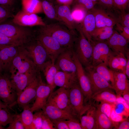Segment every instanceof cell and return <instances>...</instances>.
<instances>
[{"label":"cell","instance_id":"6da1fadb","mask_svg":"<svg viewBox=\"0 0 129 129\" xmlns=\"http://www.w3.org/2000/svg\"><path fill=\"white\" fill-rule=\"evenodd\" d=\"M39 31L51 36L64 48L73 50L78 35L76 31L69 29L61 23L41 26Z\"/></svg>","mask_w":129,"mask_h":129},{"label":"cell","instance_id":"7a4b0ae2","mask_svg":"<svg viewBox=\"0 0 129 129\" xmlns=\"http://www.w3.org/2000/svg\"><path fill=\"white\" fill-rule=\"evenodd\" d=\"M76 30L78 35L75 42L73 51L79 60L84 67L91 66L93 47L78 27Z\"/></svg>","mask_w":129,"mask_h":129},{"label":"cell","instance_id":"3957f363","mask_svg":"<svg viewBox=\"0 0 129 129\" xmlns=\"http://www.w3.org/2000/svg\"><path fill=\"white\" fill-rule=\"evenodd\" d=\"M0 32L23 44L28 41L33 34L32 30L27 27L21 26L6 20L0 23Z\"/></svg>","mask_w":129,"mask_h":129},{"label":"cell","instance_id":"277c9868","mask_svg":"<svg viewBox=\"0 0 129 129\" xmlns=\"http://www.w3.org/2000/svg\"><path fill=\"white\" fill-rule=\"evenodd\" d=\"M68 90L72 110L74 114L80 119L92 105H86L85 103L84 95L79 83Z\"/></svg>","mask_w":129,"mask_h":129},{"label":"cell","instance_id":"5b68a950","mask_svg":"<svg viewBox=\"0 0 129 129\" xmlns=\"http://www.w3.org/2000/svg\"><path fill=\"white\" fill-rule=\"evenodd\" d=\"M18 51L13 61L9 71L21 73L36 74L39 70L30 59L26 50Z\"/></svg>","mask_w":129,"mask_h":129},{"label":"cell","instance_id":"8992f818","mask_svg":"<svg viewBox=\"0 0 129 129\" xmlns=\"http://www.w3.org/2000/svg\"><path fill=\"white\" fill-rule=\"evenodd\" d=\"M39 33L36 40L44 48L50 59L54 64L58 55L66 49L51 36L39 32Z\"/></svg>","mask_w":129,"mask_h":129},{"label":"cell","instance_id":"52a82bcc","mask_svg":"<svg viewBox=\"0 0 129 129\" xmlns=\"http://www.w3.org/2000/svg\"><path fill=\"white\" fill-rule=\"evenodd\" d=\"M84 68L90 82L92 96L102 91L113 89L111 84L93 67L90 66Z\"/></svg>","mask_w":129,"mask_h":129},{"label":"cell","instance_id":"ba28073f","mask_svg":"<svg viewBox=\"0 0 129 129\" xmlns=\"http://www.w3.org/2000/svg\"><path fill=\"white\" fill-rule=\"evenodd\" d=\"M73 58L76 68V74L79 84L86 105H91L92 94L90 82L84 67L73 52Z\"/></svg>","mask_w":129,"mask_h":129},{"label":"cell","instance_id":"9c48e42d","mask_svg":"<svg viewBox=\"0 0 129 129\" xmlns=\"http://www.w3.org/2000/svg\"><path fill=\"white\" fill-rule=\"evenodd\" d=\"M91 66L95 67L101 64L108 66L109 59L113 51L105 41H93Z\"/></svg>","mask_w":129,"mask_h":129},{"label":"cell","instance_id":"30bf717a","mask_svg":"<svg viewBox=\"0 0 129 129\" xmlns=\"http://www.w3.org/2000/svg\"><path fill=\"white\" fill-rule=\"evenodd\" d=\"M0 99L10 108L16 103L17 95L10 80L0 75Z\"/></svg>","mask_w":129,"mask_h":129},{"label":"cell","instance_id":"8fae6325","mask_svg":"<svg viewBox=\"0 0 129 129\" xmlns=\"http://www.w3.org/2000/svg\"><path fill=\"white\" fill-rule=\"evenodd\" d=\"M47 103L69 112L75 115L71 107L68 90L60 87L55 91H53L50 94Z\"/></svg>","mask_w":129,"mask_h":129},{"label":"cell","instance_id":"7c38bea8","mask_svg":"<svg viewBox=\"0 0 129 129\" xmlns=\"http://www.w3.org/2000/svg\"><path fill=\"white\" fill-rule=\"evenodd\" d=\"M25 50L39 70L46 62L50 60L44 48L37 40L28 46Z\"/></svg>","mask_w":129,"mask_h":129},{"label":"cell","instance_id":"4fadbf2b","mask_svg":"<svg viewBox=\"0 0 129 129\" xmlns=\"http://www.w3.org/2000/svg\"><path fill=\"white\" fill-rule=\"evenodd\" d=\"M39 74L18 96L16 103L23 108L35 98L37 90L42 80Z\"/></svg>","mask_w":129,"mask_h":129},{"label":"cell","instance_id":"5bb4252c","mask_svg":"<svg viewBox=\"0 0 129 129\" xmlns=\"http://www.w3.org/2000/svg\"><path fill=\"white\" fill-rule=\"evenodd\" d=\"M12 21L14 23L24 27L43 26L46 24L42 18L36 14L31 13L22 10L13 15Z\"/></svg>","mask_w":129,"mask_h":129},{"label":"cell","instance_id":"9a60e30c","mask_svg":"<svg viewBox=\"0 0 129 129\" xmlns=\"http://www.w3.org/2000/svg\"><path fill=\"white\" fill-rule=\"evenodd\" d=\"M90 11L95 16L96 28L105 27H113L117 23H119V17L100 8L94 7Z\"/></svg>","mask_w":129,"mask_h":129},{"label":"cell","instance_id":"2e32d148","mask_svg":"<svg viewBox=\"0 0 129 129\" xmlns=\"http://www.w3.org/2000/svg\"><path fill=\"white\" fill-rule=\"evenodd\" d=\"M73 55V50L66 49L58 55L54 63L58 70L76 73Z\"/></svg>","mask_w":129,"mask_h":129},{"label":"cell","instance_id":"e0dca14e","mask_svg":"<svg viewBox=\"0 0 129 129\" xmlns=\"http://www.w3.org/2000/svg\"><path fill=\"white\" fill-rule=\"evenodd\" d=\"M53 91L51 87L41 80L37 88L35 101L30 108L33 112L42 109L46 105L49 97Z\"/></svg>","mask_w":129,"mask_h":129},{"label":"cell","instance_id":"ac0fdd59","mask_svg":"<svg viewBox=\"0 0 129 129\" xmlns=\"http://www.w3.org/2000/svg\"><path fill=\"white\" fill-rule=\"evenodd\" d=\"M18 46H0V72L10 70L13 61L17 54Z\"/></svg>","mask_w":129,"mask_h":129},{"label":"cell","instance_id":"d6986e66","mask_svg":"<svg viewBox=\"0 0 129 129\" xmlns=\"http://www.w3.org/2000/svg\"><path fill=\"white\" fill-rule=\"evenodd\" d=\"M111 50L118 54H123L126 56L129 53L128 42L115 30L112 36L105 41Z\"/></svg>","mask_w":129,"mask_h":129},{"label":"cell","instance_id":"ffe728a7","mask_svg":"<svg viewBox=\"0 0 129 129\" xmlns=\"http://www.w3.org/2000/svg\"><path fill=\"white\" fill-rule=\"evenodd\" d=\"M42 110L51 120H66L75 119L80 120L79 118L71 113L47 103Z\"/></svg>","mask_w":129,"mask_h":129},{"label":"cell","instance_id":"44dd1931","mask_svg":"<svg viewBox=\"0 0 129 129\" xmlns=\"http://www.w3.org/2000/svg\"><path fill=\"white\" fill-rule=\"evenodd\" d=\"M60 5L55 8L58 21L69 29L76 31L75 30H76L78 24L75 22L73 19L69 5Z\"/></svg>","mask_w":129,"mask_h":129},{"label":"cell","instance_id":"7402d4cb","mask_svg":"<svg viewBox=\"0 0 129 129\" xmlns=\"http://www.w3.org/2000/svg\"><path fill=\"white\" fill-rule=\"evenodd\" d=\"M38 74L11 73V82L15 88L18 96Z\"/></svg>","mask_w":129,"mask_h":129},{"label":"cell","instance_id":"603a6c76","mask_svg":"<svg viewBox=\"0 0 129 129\" xmlns=\"http://www.w3.org/2000/svg\"><path fill=\"white\" fill-rule=\"evenodd\" d=\"M54 83L56 86L68 90L79 83L76 73L58 70L54 77Z\"/></svg>","mask_w":129,"mask_h":129},{"label":"cell","instance_id":"cb8c5ba5","mask_svg":"<svg viewBox=\"0 0 129 129\" xmlns=\"http://www.w3.org/2000/svg\"><path fill=\"white\" fill-rule=\"evenodd\" d=\"M79 26L86 38L91 44V35L96 29V26L94 15L90 11H88Z\"/></svg>","mask_w":129,"mask_h":129},{"label":"cell","instance_id":"d4e9b609","mask_svg":"<svg viewBox=\"0 0 129 129\" xmlns=\"http://www.w3.org/2000/svg\"><path fill=\"white\" fill-rule=\"evenodd\" d=\"M114 71V85L113 90L117 96L121 95L125 91H129V82L124 72Z\"/></svg>","mask_w":129,"mask_h":129},{"label":"cell","instance_id":"484cf974","mask_svg":"<svg viewBox=\"0 0 129 129\" xmlns=\"http://www.w3.org/2000/svg\"><path fill=\"white\" fill-rule=\"evenodd\" d=\"M127 61L126 56L124 55L113 52L108 60V66L113 71L125 73Z\"/></svg>","mask_w":129,"mask_h":129},{"label":"cell","instance_id":"4316f807","mask_svg":"<svg viewBox=\"0 0 129 129\" xmlns=\"http://www.w3.org/2000/svg\"><path fill=\"white\" fill-rule=\"evenodd\" d=\"M40 70L43 71L47 84L51 87L53 91L56 87L54 83V77L58 70L55 65L49 60L43 65Z\"/></svg>","mask_w":129,"mask_h":129},{"label":"cell","instance_id":"83f0119b","mask_svg":"<svg viewBox=\"0 0 129 129\" xmlns=\"http://www.w3.org/2000/svg\"><path fill=\"white\" fill-rule=\"evenodd\" d=\"M118 124L112 121L107 115L96 108L95 129H111L114 128Z\"/></svg>","mask_w":129,"mask_h":129},{"label":"cell","instance_id":"f1b7e54d","mask_svg":"<svg viewBox=\"0 0 129 129\" xmlns=\"http://www.w3.org/2000/svg\"><path fill=\"white\" fill-rule=\"evenodd\" d=\"M112 89L104 91L92 96L91 100L95 102H104L115 105L117 102V96Z\"/></svg>","mask_w":129,"mask_h":129},{"label":"cell","instance_id":"f546056e","mask_svg":"<svg viewBox=\"0 0 129 129\" xmlns=\"http://www.w3.org/2000/svg\"><path fill=\"white\" fill-rule=\"evenodd\" d=\"M22 10L31 13L43 12L42 2L39 0H21Z\"/></svg>","mask_w":129,"mask_h":129},{"label":"cell","instance_id":"4dcf8cb0","mask_svg":"<svg viewBox=\"0 0 129 129\" xmlns=\"http://www.w3.org/2000/svg\"><path fill=\"white\" fill-rule=\"evenodd\" d=\"M113 27H105L96 28L91 35L92 41H106L113 34L114 30Z\"/></svg>","mask_w":129,"mask_h":129},{"label":"cell","instance_id":"1f68e13d","mask_svg":"<svg viewBox=\"0 0 129 129\" xmlns=\"http://www.w3.org/2000/svg\"><path fill=\"white\" fill-rule=\"evenodd\" d=\"M28 106L24 107L22 112L18 116L19 120L23 124L25 129H33V114Z\"/></svg>","mask_w":129,"mask_h":129},{"label":"cell","instance_id":"d6a6232c","mask_svg":"<svg viewBox=\"0 0 129 129\" xmlns=\"http://www.w3.org/2000/svg\"><path fill=\"white\" fill-rule=\"evenodd\" d=\"M93 67L97 72L111 84L113 87L114 85L113 71L104 64H100Z\"/></svg>","mask_w":129,"mask_h":129},{"label":"cell","instance_id":"836d02e7","mask_svg":"<svg viewBox=\"0 0 129 129\" xmlns=\"http://www.w3.org/2000/svg\"><path fill=\"white\" fill-rule=\"evenodd\" d=\"M41 2L43 12L47 17L50 19L58 21L56 9L51 3L46 0Z\"/></svg>","mask_w":129,"mask_h":129},{"label":"cell","instance_id":"e575fe53","mask_svg":"<svg viewBox=\"0 0 129 129\" xmlns=\"http://www.w3.org/2000/svg\"><path fill=\"white\" fill-rule=\"evenodd\" d=\"M98 3L100 8L118 17L120 13L116 10L114 6L113 0H98Z\"/></svg>","mask_w":129,"mask_h":129},{"label":"cell","instance_id":"d590c367","mask_svg":"<svg viewBox=\"0 0 129 129\" xmlns=\"http://www.w3.org/2000/svg\"><path fill=\"white\" fill-rule=\"evenodd\" d=\"M87 12L81 7L74 6L71 11V14L74 21L79 24L83 21Z\"/></svg>","mask_w":129,"mask_h":129},{"label":"cell","instance_id":"8d00e7d4","mask_svg":"<svg viewBox=\"0 0 129 129\" xmlns=\"http://www.w3.org/2000/svg\"><path fill=\"white\" fill-rule=\"evenodd\" d=\"M5 108L0 110V125L5 126L13 121L16 115L13 114Z\"/></svg>","mask_w":129,"mask_h":129},{"label":"cell","instance_id":"74e56055","mask_svg":"<svg viewBox=\"0 0 129 129\" xmlns=\"http://www.w3.org/2000/svg\"><path fill=\"white\" fill-rule=\"evenodd\" d=\"M96 107L92 105L86 112L87 124L86 129H95Z\"/></svg>","mask_w":129,"mask_h":129},{"label":"cell","instance_id":"f35d334b","mask_svg":"<svg viewBox=\"0 0 129 129\" xmlns=\"http://www.w3.org/2000/svg\"><path fill=\"white\" fill-rule=\"evenodd\" d=\"M23 44L6 36L0 32V46H19Z\"/></svg>","mask_w":129,"mask_h":129},{"label":"cell","instance_id":"ab89813d","mask_svg":"<svg viewBox=\"0 0 129 129\" xmlns=\"http://www.w3.org/2000/svg\"><path fill=\"white\" fill-rule=\"evenodd\" d=\"M93 105L109 118L113 108L114 105L104 102H100L99 104H93Z\"/></svg>","mask_w":129,"mask_h":129},{"label":"cell","instance_id":"60d3db41","mask_svg":"<svg viewBox=\"0 0 129 129\" xmlns=\"http://www.w3.org/2000/svg\"><path fill=\"white\" fill-rule=\"evenodd\" d=\"M74 6L81 7L87 12L93 9L97 3L91 0H74Z\"/></svg>","mask_w":129,"mask_h":129},{"label":"cell","instance_id":"b9f144b4","mask_svg":"<svg viewBox=\"0 0 129 129\" xmlns=\"http://www.w3.org/2000/svg\"><path fill=\"white\" fill-rule=\"evenodd\" d=\"M13 16L10 7L0 5V23L9 18L13 17Z\"/></svg>","mask_w":129,"mask_h":129},{"label":"cell","instance_id":"7bdbcfd3","mask_svg":"<svg viewBox=\"0 0 129 129\" xmlns=\"http://www.w3.org/2000/svg\"><path fill=\"white\" fill-rule=\"evenodd\" d=\"M40 112L42 121L41 129H55L56 128L50 119L42 110Z\"/></svg>","mask_w":129,"mask_h":129},{"label":"cell","instance_id":"ee69618b","mask_svg":"<svg viewBox=\"0 0 129 129\" xmlns=\"http://www.w3.org/2000/svg\"><path fill=\"white\" fill-rule=\"evenodd\" d=\"M114 6L116 10L120 14L125 11L128 6L129 0H113Z\"/></svg>","mask_w":129,"mask_h":129},{"label":"cell","instance_id":"f6af8a7d","mask_svg":"<svg viewBox=\"0 0 129 129\" xmlns=\"http://www.w3.org/2000/svg\"><path fill=\"white\" fill-rule=\"evenodd\" d=\"M116 26L115 30L120 35L124 37L128 42L129 41V28L122 25L118 23H117Z\"/></svg>","mask_w":129,"mask_h":129},{"label":"cell","instance_id":"bcb514c9","mask_svg":"<svg viewBox=\"0 0 129 129\" xmlns=\"http://www.w3.org/2000/svg\"><path fill=\"white\" fill-rule=\"evenodd\" d=\"M7 129H25L22 123L19 120L18 115H16L12 121L9 124Z\"/></svg>","mask_w":129,"mask_h":129},{"label":"cell","instance_id":"7dc6e473","mask_svg":"<svg viewBox=\"0 0 129 129\" xmlns=\"http://www.w3.org/2000/svg\"><path fill=\"white\" fill-rule=\"evenodd\" d=\"M123 116L122 115L116 112L114 105L110 115L109 118L110 120L115 123H118L127 118H124Z\"/></svg>","mask_w":129,"mask_h":129},{"label":"cell","instance_id":"c3c4849f","mask_svg":"<svg viewBox=\"0 0 129 129\" xmlns=\"http://www.w3.org/2000/svg\"><path fill=\"white\" fill-rule=\"evenodd\" d=\"M122 25L129 28V14L125 11L121 13L119 23Z\"/></svg>","mask_w":129,"mask_h":129},{"label":"cell","instance_id":"681fc988","mask_svg":"<svg viewBox=\"0 0 129 129\" xmlns=\"http://www.w3.org/2000/svg\"><path fill=\"white\" fill-rule=\"evenodd\" d=\"M79 120L75 119L66 120L69 129H82Z\"/></svg>","mask_w":129,"mask_h":129},{"label":"cell","instance_id":"f907efd6","mask_svg":"<svg viewBox=\"0 0 129 129\" xmlns=\"http://www.w3.org/2000/svg\"><path fill=\"white\" fill-rule=\"evenodd\" d=\"M51 121L56 129H69L66 120H51Z\"/></svg>","mask_w":129,"mask_h":129},{"label":"cell","instance_id":"816d5d0a","mask_svg":"<svg viewBox=\"0 0 129 129\" xmlns=\"http://www.w3.org/2000/svg\"><path fill=\"white\" fill-rule=\"evenodd\" d=\"M114 129H129V122L128 118L119 122Z\"/></svg>","mask_w":129,"mask_h":129},{"label":"cell","instance_id":"f5cc1de1","mask_svg":"<svg viewBox=\"0 0 129 129\" xmlns=\"http://www.w3.org/2000/svg\"><path fill=\"white\" fill-rule=\"evenodd\" d=\"M117 96V102L121 104L124 107L125 110L126 112L129 114V105L126 103L121 95Z\"/></svg>","mask_w":129,"mask_h":129},{"label":"cell","instance_id":"db71d44e","mask_svg":"<svg viewBox=\"0 0 129 129\" xmlns=\"http://www.w3.org/2000/svg\"><path fill=\"white\" fill-rule=\"evenodd\" d=\"M14 0H0V5H5L9 7L13 5Z\"/></svg>","mask_w":129,"mask_h":129},{"label":"cell","instance_id":"11a10c76","mask_svg":"<svg viewBox=\"0 0 129 129\" xmlns=\"http://www.w3.org/2000/svg\"><path fill=\"white\" fill-rule=\"evenodd\" d=\"M127 63L125 68V73L128 78H129V53L126 55Z\"/></svg>","mask_w":129,"mask_h":129},{"label":"cell","instance_id":"9f6ffc18","mask_svg":"<svg viewBox=\"0 0 129 129\" xmlns=\"http://www.w3.org/2000/svg\"><path fill=\"white\" fill-rule=\"evenodd\" d=\"M56 0L60 4L69 5L73 2L74 0Z\"/></svg>","mask_w":129,"mask_h":129},{"label":"cell","instance_id":"6f0895ef","mask_svg":"<svg viewBox=\"0 0 129 129\" xmlns=\"http://www.w3.org/2000/svg\"><path fill=\"white\" fill-rule=\"evenodd\" d=\"M123 97L127 104L129 105V91H125L122 94Z\"/></svg>","mask_w":129,"mask_h":129},{"label":"cell","instance_id":"680465c9","mask_svg":"<svg viewBox=\"0 0 129 129\" xmlns=\"http://www.w3.org/2000/svg\"><path fill=\"white\" fill-rule=\"evenodd\" d=\"M5 108H9L8 106L2 101L0 99V110Z\"/></svg>","mask_w":129,"mask_h":129},{"label":"cell","instance_id":"91938a15","mask_svg":"<svg viewBox=\"0 0 129 129\" xmlns=\"http://www.w3.org/2000/svg\"><path fill=\"white\" fill-rule=\"evenodd\" d=\"M5 129L4 127L1 126L0 125V129Z\"/></svg>","mask_w":129,"mask_h":129},{"label":"cell","instance_id":"94428289","mask_svg":"<svg viewBox=\"0 0 129 129\" xmlns=\"http://www.w3.org/2000/svg\"><path fill=\"white\" fill-rule=\"evenodd\" d=\"M91 0L92 1H93L95 2H97V1L98 0Z\"/></svg>","mask_w":129,"mask_h":129},{"label":"cell","instance_id":"6125c7cd","mask_svg":"<svg viewBox=\"0 0 129 129\" xmlns=\"http://www.w3.org/2000/svg\"></svg>","mask_w":129,"mask_h":129},{"label":"cell","instance_id":"be15d7a7","mask_svg":"<svg viewBox=\"0 0 129 129\" xmlns=\"http://www.w3.org/2000/svg\"></svg>","mask_w":129,"mask_h":129}]
</instances>
